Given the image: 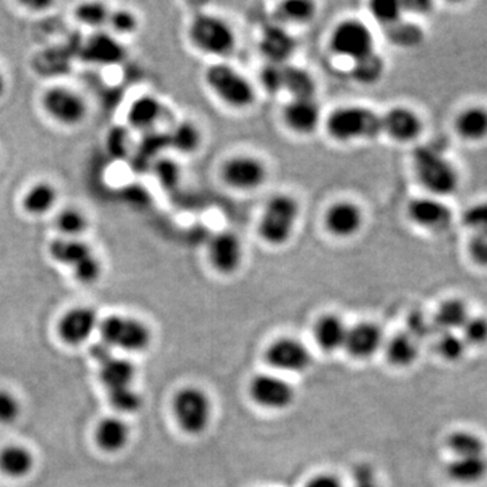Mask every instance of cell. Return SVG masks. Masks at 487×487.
I'll use <instances>...</instances> for the list:
<instances>
[{
    "instance_id": "obj_1",
    "label": "cell",
    "mask_w": 487,
    "mask_h": 487,
    "mask_svg": "<svg viewBox=\"0 0 487 487\" xmlns=\"http://www.w3.org/2000/svg\"><path fill=\"white\" fill-rule=\"evenodd\" d=\"M325 129L336 143L376 140L385 136L384 112L358 104L337 107L326 117Z\"/></svg>"
},
{
    "instance_id": "obj_2",
    "label": "cell",
    "mask_w": 487,
    "mask_h": 487,
    "mask_svg": "<svg viewBox=\"0 0 487 487\" xmlns=\"http://www.w3.org/2000/svg\"><path fill=\"white\" fill-rule=\"evenodd\" d=\"M412 167L420 186L428 195L444 199L459 189L460 175L456 165L432 146H417L412 155Z\"/></svg>"
},
{
    "instance_id": "obj_3",
    "label": "cell",
    "mask_w": 487,
    "mask_h": 487,
    "mask_svg": "<svg viewBox=\"0 0 487 487\" xmlns=\"http://www.w3.org/2000/svg\"><path fill=\"white\" fill-rule=\"evenodd\" d=\"M301 216V206L290 194H277L261 211L258 235L270 247L279 248L293 238Z\"/></svg>"
},
{
    "instance_id": "obj_4",
    "label": "cell",
    "mask_w": 487,
    "mask_h": 487,
    "mask_svg": "<svg viewBox=\"0 0 487 487\" xmlns=\"http://www.w3.org/2000/svg\"><path fill=\"white\" fill-rule=\"evenodd\" d=\"M205 82L211 93L232 109H250L256 102L255 85L230 64L217 63L208 66Z\"/></svg>"
},
{
    "instance_id": "obj_5",
    "label": "cell",
    "mask_w": 487,
    "mask_h": 487,
    "mask_svg": "<svg viewBox=\"0 0 487 487\" xmlns=\"http://www.w3.org/2000/svg\"><path fill=\"white\" fill-rule=\"evenodd\" d=\"M189 40L200 53L225 58L235 52L237 36L229 22L210 13H199L189 25Z\"/></svg>"
},
{
    "instance_id": "obj_6",
    "label": "cell",
    "mask_w": 487,
    "mask_h": 487,
    "mask_svg": "<svg viewBox=\"0 0 487 487\" xmlns=\"http://www.w3.org/2000/svg\"><path fill=\"white\" fill-rule=\"evenodd\" d=\"M329 48L337 58L355 63L376 52V36L364 21L347 18L340 21L331 31Z\"/></svg>"
},
{
    "instance_id": "obj_7",
    "label": "cell",
    "mask_w": 487,
    "mask_h": 487,
    "mask_svg": "<svg viewBox=\"0 0 487 487\" xmlns=\"http://www.w3.org/2000/svg\"><path fill=\"white\" fill-rule=\"evenodd\" d=\"M213 401L200 387L187 386L175 395L173 414L179 427L187 435L199 436L210 427Z\"/></svg>"
},
{
    "instance_id": "obj_8",
    "label": "cell",
    "mask_w": 487,
    "mask_h": 487,
    "mask_svg": "<svg viewBox=\"0 0 487 487\" xmlns=\"http://www.w3.org/2000/svg\"><path fill=\"white\" fill-rule=\"evenodd\" d=\"M41 104L48 117L64 128L80 127L90 111L84 96L66 85L48 88L42 93Z\"/></svg>"
},
{
    "instance_id": "obj_9",
    "label": "cell",
    "mask_w": 487,
    "mask_h": 487,
    "mask_svg": "<svg viewBox=\"0 0 487 487\" xmlns=\"http://www.w3.org/2000/svg\"><path fill=\"white\" fill-rule=\"evenodd\" d=\"M261 85L270 93L286 91L293 98H315L314 77L294 64H267L261 72Z\"/></svg>"
},
{
    "instance_id": "obj_10",
    "label": "cell",
    "mask_w": 487,
    "mask_h": 487,
    "mask_svg": "<svg viewBox=\"0 0 487 487\" xmlns=\"http://www.w3.org/2000/svg\"><path fill=\"white\" fill-rule=\"evenodd\" d=\"M104 344L129 352H141L151 344V331L146 323L132 317L110 315L101 323Z\"/></svg>"
},
{
    "instance_id": "obj_11",
    "label": "cell",
    "mask_w": 487,
    "mask_h": 487,
    "mask_svg": "<svg viewBox=\"0 0 487 487\" xmlns=\"http://www.w3.org/2000/svg\"><path fill=\"white\" fill-rule=\"evenodd\" d=\"M267 178V165L252 155H235L221 167L222 182L235 191H255L266 183Z\"/></svg>"
},
{
    "instance_id": "obj_12",
    "label": "cell",
    "mask_w": 487,
    "mask_h": 487,
    "mask_svg": "<svg viewBox=\"0 0 487 487\" xmlns=\"http://www.w3.org/2000/svg\"><path fill=\"white\" fill-rule=\"evenodd\" d=\"M253 403L267 411L282 412L290 408L296 401V389L291 382L280 374H259L250 385Z\"/></svg>"
},
{
    "instance_id": "obj_13",
    "label": "cell",
    "mask_w": 487,
    "mask_h": 487,
    "mask_svg": "<svg viewBox=\"0 0 487 487\" xmlns=\"http://www.w3.org/2000/svg\"><path fill=\"white\" fill-rule=\"evenodd\" d=\"M406 216L414 226L430 233H443L454 222V211L443 198L422 195L409 200Z\"/></svg>"
},
{
    "instance_id": "obj_14",
    "label": "cell",
    "mask_w": 487,
    "mask_h": 487,
    "mask_svg": "<svg viewBox=\"0 0 487 487\" xmlns=\"http://www.w3.org/2000/svg\"><path fill=\"white\" fill-rule=\"evenodd\" d=\"M266 360L277 374H301L312 364V353L301 340L280 337L266 350Z\"/></svg>"
},
{
    "instance_id": "obj_15",
    "label": "cell",
    "mask_w": 487,
    "mask_h": 487,
    "mask_svg": "<svg viewBox=\"0 0 487 487\" xmlns=\"http://www.w3.org/2000/svg\"><path fill=\"white\" fill-rule=\"evenodd\" d=\"M208 259L214 271L229 277L243 266V241L230 230L217 233L211 237L208 248Z\"/></svg>"
},
{
    "instance_id": "obj_16",
    "label": "cell",
    "mask_w": 487,
    "mask_h": 487,
    "mask_svg": "<svg viewBox=\"0 0 487 487\" xmlns=\"http://www.w3.org/2000/svg\"><path fill=\"white\" fill-rule=\"evenodd\" d=\"M364 224V213L352 200H337L326 208L323 226L326 232L340 240L355 237Z\"/></svg>"
},
{
    "instance_id": "obj_17",
    "label": "cell",
    "mask_w": 487,
    "mask_h": 487,
    "mask_svg": "<svg viewBox=\"0 0 487 487\" xmlns=\"http://www.w3.org/2000/svg\"><path fill=\"white\" fill-rule=\"evenodd\" d=\"M384 118L385 136L397 143H413L424 133V120L411 107H392L384 112Z\"/></svg>"
},
{
    "instance_id": "obj_18",
    "label": "cell",
    "mask_w": 487,
    "mask_h": 487,
    "mask_svg": "<svg viewBox=\"0 0 487 487\" xmlns=\"http://www.w3.org/2000/svg\"><path fill=\"white\" fill-rule=\"evenodd\" d=\"M282 118L291 132L309 136L323 122V112L315 98H293L283 107Z\"/></svg>"
},
{
    "instance_id": "obj_19",
    "label": "cell",
    "mask_w": 487,
    "mask_h": 487,
    "mask_svg": "<svg viewBox=\"0 0 487 487\" xmlns=\"http://www.w3.org/2000/svg\"><path fill=\"white\" fill-rule=\"evenodd\" d=\"M385 342L386 341L381 326L376 323L363 321L350 326L344 350H348L353 359L367 360L385 347Z\"/></svg>"
},
{
    "instance_id": "obj_20",
    "label": "cell",
    "mask_w": 487,
    "mask_h": 487,
    "mask_svg": "<svg viewBox=\"0 0 487 487\" xmlns=\"http://www.w3.org/2000/svg\"><path fill=\"white\" fill-rule=\"evenodd\" d=\"M259 49L269 63H290L291 56L297 49V41L293 34L288 33L283 25L272 22L264 26L261 31Z\"/></svg>"
},
{
    "instance_id": "obj_21",
    "label": "cell",
    "mask_w": 487,
    "mask_h": 487,
    "mask_svg": "<svg viewBox=\"0 0 487 487\" xmlns=\"http://www.w3.org/2000/svg\"><path fill=\"white\" fill-rule=\"evenodd\" d=\"M98 326V314L87 306L74 307L66 312L58 323L61 337L69 344L84 342Z\"/></svg>"
},
{
    "instance_id": "obj_22",
    "label": "cell",
    "mask_w": 487,
    "mask_h": 487,
    "mask_svg": "<svg viewBox=\"0 0 487 487\" xmlns=\"http://www.w3.org/2000/svg\"><path fill=\"white\" fill-rule=\"evenodd\" d=\"M446 475L457 486H476L487 478V455L451 457L446 465Z\"/></svg>"
},
{
    "instance_id": "obj_23",
    "label": "cell",
    "mask_w": 487,
    "mask_h": 487,
    "mask_svg": "<svg viewBox=\"0 0 487 487\" xmlns=\"http://www.w3.org/2000/svg\"><path fill=\"white\" fill-rule=\"evenodd\" d=\"M454 130L465 143L478 144L487 140V107L471 104L456 114Z\"/></svg>"
},
{
    "instance_id": "obj_24",
    "label": "cell",
    "mask_w": 487,
    "mask_h": 487,
    "mask_svg": "<svg viewBox=\"0 0 487 487\" xmlns=\"http://www.w3.org/2000/svg\"><path fill=\"white\" fill-rule=\"evenodd\" d=\"M164 115V104L155 95H141L128 109V124L138 132H152Z\"/></svg>"
},
{
    "instance_id": "obj_25",
    "label": "cell",
    "mask_w": 487,
    "mask_h": 487,
    "mask_svg": "<svg viewBox=\"0 0 487 487\" xmlns=\"http://www.w3.org/2000/svg\"><path fill=\"white\" fill-rule=\"evenodd\" d=\"M58 190L55 184L47 181L31 184L21 199V206L28 216L40 218L55 210L58 203Z\"/></svg>"
},
{
    "instance_id": "obj_26",
    "label": "cell",
    "mask_w": 487,
    "mask_h": 487,
    "mask_svg": "<svg viewBox=\"0 0 487 487\" xmlns=\"http://www.w3.org/2000/svg\"><path fill=\"white\" fill-rule=\"evenodd\" d=\"M348 332L350 326L337 314L323 315L314 325L315 341L325 352L344 350Z\"/></svg>"
},
{
    "instance_id": "obj_27",
    "label": "cell",
    "mask_w": 487,
    "mask_h": 487,
    "mask_svg": "<svg viewBox=\"0 0 487 487\" xmlns=\"http://www.w3.org/2000/svg\"><path fill=\"white\" fill-rule=\"evenodd\" d=\"M48 252L53 261L72 269L88 256L93 255V250L90 244L83 238H66L58 235V238H53L50 241L48 245Z\"/></svg>"
},
{
    "instance_id": "obj_28",
    "label": "cell",
    "mask_w": 487,
    "mask_h": 487,
    "mask_svg": "<svg viewBox=\"0 0 487 487\" xmlns=\"http://www.w3.org/2000/svg\"><path fill=\"white\" fill-rule=\"evenodd\" d=\"M470 315V309L463 299L448 298L438 305L433 314L432 323L438 331L459 333Z\"/></svg>"
},
{
    "instance_id": "obj_29",
    "label": "cell",
    "mask_w": 487,
    "mask_h": 487,
    "mask_svg": "<svg viewBox=\"0 0 487 487\" xmlns=\"http://www.w3.org/2000/svg\"><path fill=\"white\" fill-rule=\"evenodd\" d=\"M384 348L387 360L394 367L408 368L419 360V341L408 332L394 334L389 341L385 342Z\"/></svg>"
},
{
    "instance_id": "obj_30",
    "label": "cell",
    "mask_w": 487,
    "mask_h": 487,
    "mask_svg": "<svg viewBox=\"0 0 487 487\" xmlns=\"http://www.w3.org/2000/svg\"><path fill=\"white\" fill-rule=\"evenodd\" d=\"M85 58L93 63L107 66L118 63L125 56V49L112 34H96L85 45Z\"/></svg>"
},
{
    "instance_id": "obj_31",
    "label": "cell",
    "mask_w": 487,
    "mask_h": 487,
    "mask_svg": "<svg viewBox=\"0 0 487 487\" xmlns=\"http://www.w3.org/2000/svg\"><path fill=\"white\" fill-rule=\"evenodd\" d=\"M446 447L451 457L487 455L484 438L479 433L470 429L452 430L446 438Z\"/></svg>"
},
{
    "instance_id": "obj_32",
    "label": "cell",
    "mask_w": 487,
    "mask_h": 487,
    "mask_svg": "<svg viewBox=\"0 0 487 487\" xmlns=\"http://www.w3.org/2000/svg\"><path fill=\"white\" fill-rule=\"evenodd\" d=\"M136 368L127 359L110 358L102 363L101 378L109 392L130 387Z\"/></svg>"
},
{
    "instance_id": "obj_33",
    "label": "cell",
    "mask_w": 487,
    "mask_h": 487,
    "mask_svg": "<svg viewBox=\"0 0 487 487\" xmlns=\"http://www.w3.org/2000/svg\"><path fill=\"white\" fill-rule=\"evenodd\" d=\"M129 428L120 419H106L96 429V441L107 452H117L124 448L129 440Z\"/></svg>"
},
{
    "instance_id": "obj_34",
    "label": "cell",
    "mask_w": 487,
    "mask_h": 487,
    "mask_svg": "<svg viewBox=\"0 0 487 487\" xmlns=\"http://www.w3.org/2000/svg\"><path fill=\"white\" fill-rule=\"evenodd\" d=\"M386 71V61L381 53L373 52L360 60L355 61L350 66V76L361 85L376 84L384 77Z\"/></svg>"
},
{
    "instance_id": "obj_35",
    "label": "cell",
    "mask_w": 487,
    "mask_h": 487,
    "mask_svg": "<svg viewBox=\"0 0 487 487\" xmlns=\"http://www.w3.org/2000/svg\"><path fill=\"white\" fill-rule=\"evenodd\" d=\"M55 227L60 237L82 238L90 227V221L84 211L75 206H69L56 214Z\"/></svg>"
},
{
    "instance_id": "obj_36",
    "label": "cell",
    "mask_w": 487,
    "mask_h": 487,
    "mask_svg": "<svg viewBox=\"0 0 487 487\" xmlns=\"http://www.w3.org/2000/svg\"><path fill=\"white\" fill-rule=\"evenodd\" d=\"M317 4L309 0H288L278 4L275 10L278 23H293V25H304L310 22L315 17Z\"/></svg>"
},
{
    "instance_id": "obj_37",
    "label": "cell",
    "mask_w": 487,
    "mask_h": 487,
    "mask_svg": "<svg viewBox=\"0 0 487 487\" xmlns=\"http://www.w3.org/2000/svg\"><path fill=\"white\" fill-rule=\"evenodd\" d=\"M168 146L182 155H191L199 149L202 135L192 122H181L167 135Z\"/></svg>"
},
{
    "instance_id": "obj_38",
    "label": "cell",
    "mask_w": 487,
    "mask_h": 487,
    "mask_svg": "<svg viewBox=\"0 0 487 487\" xmlns=\"http://www.w3.org/2000/svg\"><path fill=\"white\" fill-rule=\"evenodd\" d=\"M33 465V455L25 447H9L0 455V468L13 478L28 475Z\"/></svg>"
},
{
    "instance_id": "obj_39",
    "label": "cell",
    "mask_w": 487,
    "mask_h": 487,
    "mask_svg": "<svg viewBox=\"0 0 487 487\" xmlns=\"http://www.w3.org/2000/svg\"><path fill=\"white\" fill-rule=\"evenodd\" d=\"M468 347L457 332H441L436 341V352L443 360L457 363L467 352Z\"/></svg>"
},
{
    "instance_id": "obj_40",
    "label": "cell",
    "mask_w": 487,
    "mask_h": 487,
    "mask_svg": "<svg viewBox=\"0 0 487 487\" xmlns=\"http://www.w3.org/2000/svg\"><path fill=\"white\" fill-rule=\"evenodd\" d=\"M140 22H138L137 15L128 9L111 10L107 21V28L109 33L114 37L132 36L137 31Z\"/></svg>"
},
{
    "instance_id": "obj_41",
    "label": "cell",
    "mask_w": 487,
    "mask_h": 487,
    "mask_svg": "<svg viewBox=\"0 0 487 487\" xmlns=\"http://www.w3.org/2000/svg\"><path fill=\"white\" fill-rule=\"evenodd\" d=\"M111 10L107 7V4H98V2H85L79 4L75 10V17L83 25L93 29H102L107 26L109 15Z\"/></svg>"
},
{
    "instance_id": "obj_42",
    "label": "cell",
    "mask_w": 487,
    "mask_h": 487,
    "mask_svg": "<svg viewBox=\"0 0 487 487\" xmlns=\"http://www.w3.org/2000/svg\"><path fill=\"white\" fill-rule=\"evenodd\" d=\"M384 31H386L387 39L398 47L413 48L422 41L421 29L413 23L405 22L403 18Z\"/></svg>"
},
{
    "instance_id": "obj_43",
    "label": "cell",
    "mask_w": 487,
    "mask_h": 487,
    "mask_svg": "<svg viewBox=\"0 0 487 487\" xmlns=\"http://www.w3.org/2000/svg\"><path fill=\"white\" fill-rule=\"evenodd\" d=\"M370 14L376 23L384 29L397 23L403 18V9L398 2H390V0H376L370 4Z\"/></svg>"
},
{
    "instance_id": "obj_44",
    "label": "cell",
    "mask_w": 487,
    "mask_h": 487,
    "mask_svg": "<svg viewBox=\"0 0 487 487\" xmlns=\"http://www.w3.org/2000/svg\"><path fill=\"white\" fill-rule=\"evenodd\" d=\"M459 333L468 348L484 347L487 344V317L470 315Z\"/></svg>"
},
{
    "instance_id": "obj_45",
    "label": "cell",
    "mask_w": 487,
    "mask_h": 487,
    "mask_svg": "<svg viewBox=\"0 0 487 487\" xmlns=\"http://www.w3.org/2000/svg\"><path fill=\"white\" fill-rule=\"evenodd\" d=\"M71 270L77 282L83 283V285H93V283L98 282L99 278L102 277L103 264H102L101 259L93 253L84 261L77 263L76 266L72 267Z\"/></svg>"
},
{
    "instance_id": "obj_46",
    "label": "cell",
    "mask_w": 487,
    "mask_h": 487,
    "mask_svg": "<svg viewBox=\"0 0 487 487\" xmlns=\"http://www.w3.org/2000/svg\"><path fill=\"white\" fill-rule=\"evenodd\" d=\"M110 393V403L117 411L122 413H136L140 411L141 401L140 395L132 389V387H125V389L114 390Z\"/></svg>"
},
{
    "instance_id": "obj_47",
    "label": "cell",
    "mask_w": 487,
    "mask_h": 487,
    "mask_svg": "<svg viewBox=\"0 0 487 487\" xmlns=\"http://www.w3.org/2000/svg\"><path fill=\"white\" fill-rule=\"evenodd\" d=\"M462 222L470 233L487 230V199L468 206L462 214Z\"/></svg>"
},
{
    "instance_id": "obj_48",
    "label": "cell",
    "mask_w": 487,
    "mask_h": 487,
    "mask_svg": "<svg viewBox=\"0 0 487 487\" xmlns=\"http://www.w3.org/2000/svg\"><path fill=\"white\" fill-rule=\"evenodd\" d=\"M467 255L479 269H487V230L471 233L467 241Z\"/></svg>"
},
{
    "instance_id": "obj_49",
    "label": "cell",
    "mask_w": 487,
    "mask_h": 487,
    "mask_svg": "<svg viewBox=\"0 0 487 487\" xmlns=\"http://www.w3.org/2000/svg\"><path fill=\"white\" fill-rule=\"evenodd\" d=\"M21 405L17 398L9 392H0V422L12 424L20 417Z\"/></svg>"
},
{
    "instance_id": "obj_50",
    "label": "cell",
    "mask_w": 487,
    "mask_h": 487,
    "mask_svg": "<svg viewBox=\"0 0 487 487\" xmlns=\"http://www.w3.org/2000/svg\"><path fill=\"white\" fill-rule=\"evenodd\" d=\"M155 173H156L160 184L171 187V189L175 187L179 183V179H181V170H179L175 162H171V160H160V162H157Z\"/></svg>"
},
{
    "instance_id": "obj_51",
    "label": "cell",
    "mask_w": 487,
    "mask_h": 487,
    "mask_svg": "<svg viewBox=\"0 0 487 487\" xmlns=\"http://www.w3.org/2000/svg\"><path fill=\"white\" fill-rule=\"evenodd\" d=\"M435 329L433 326L432 320L428 321L427 318L422 317V315H413L411 318V329H409L408 333L412 334L417 341H420L421 337H428L429 331Z\"/></svg>"
},
{
    "instance_id": "obj_52",
    "label": "cell",
    "mask_w": 487,
    "mask_h": 487,
    "mask_svg": "<svg viewBox=\"0 0 487 487\" xmlns=\"http://www.w3.org/2000/svg\"><path fill=\"white\" fill-rule=\"evenodd\" d=\"M355 487H381L376 473L367 465H361L356 470Z\"/></svg>"
},
{
    "instance_id": "obj_53",
    "label": "cell",
    "mask_w": 487,
    "mask_h": 487,
    "mask_svg": "<svg viewBox=\"0 0 487 487\" xmlns=\"http://www.w3.org/2000/svg\"><path fill=\"white\" fill-rule=\"evenodd\" d=\"M305 487H344V484L333 474H317L306 482Z\"/></svg>"
},
{
    "instance_id": "obj_54",
    "label": "cell",
    "mask_w": 487,
    "mask_h": 487,
    "mask_svg": "<svg viewBox=\"0 0 487 487\" xmlns=\"http://www.w3.org/2000/svg\"><path fill=\"white\" fill-rule=\"evenodd\" d=\"M110 350L111 348L109 347L107 344H96L93 345V350H91V353H93V358L96 359V360L99 361V363H104V361L109 360L110 358H112L111 352H110Z\"/></svg>"
},
{
    "instance_id": "obj_55",
    "label": "cell",
    "mask_w": 487,
    "mask_h": 487,
    "mask_svg": "<svg viewBox=\"0 0 487 487\" xmlns=\"http://www.w3.org/2000/svg\"><path fill=\"white\" fill-rule=\"evenodd\" d=\"M7 91V79L4 72L0 69V99L4 98Z\"/></svg>"
}]
</instances>
